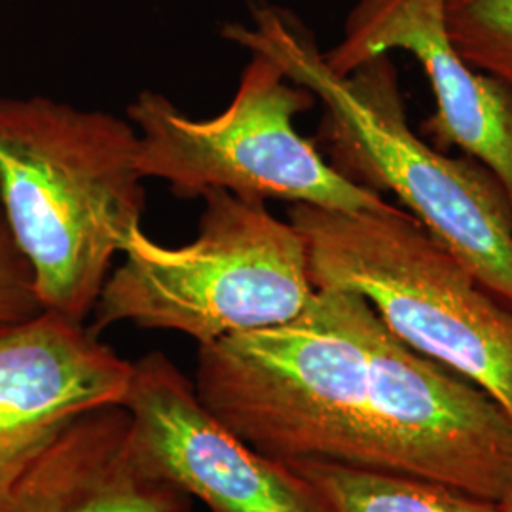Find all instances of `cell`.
<instances>
[{
  "mask_svg": "<svg viewBox=\"0 0 512 512\" xmlns=\"http://www.w3.org/2000/svg\"><path fill=\"white\" fill-rule=\"evenodd\" d=\"M186 512H190V511H186Z\"/></svg>",
  "mask_w": 512,
  "mask_h": 512,
  "instance_id": "16",
  "label": "cell"
},
{
  "mask_svg": "<svg viewBox=\"0 0 512 512\" xmlns=\"http://www.w3.org/2000/svg\"><path fill=\"white\" fill-rule=\"evenodd\" d=\"M359 294L317 289L291 321L198 349L194 387L224 425L279 463L380 469Z\"/></svg>",
  "mask_w": 512,
  "mask_h": 512,
  "instance_id": "3",
  "label": "cell"
},
{
  "mask_svg": "<svg viewBox=\"0 0 512 512\" xmlns=\"http://www.w3.org/2000/svg\"><path fill=\"white\" fill-rule=\"evenodd\" d=\"M315 105L268 55L251 52L230 105L213 118L186 116L164 93L128 105L139 133V169L179 198L226 190L245 200H283L334 211H372L382 194L351 181L304 139L294 118Z\"/></svg>",
  "mask_w": 512,
  "mask_h": 512,
  "instance_id": "6",
  "label": "cell"
},
{
  "mask_svg": "<svg viewBox=\"0 0 512 512\" xmlns=\"http://www.w3.org/2000/svg\"><path fill=\"white\" fill-rule=\"evenodd\" d=\"M133 363L52 311L0 327V501L84 414L124 403Z\"/></svg>",
  "mask_w": 512,
  "mask_h": 512,
  "instance_id": "10",
  "label": "cell"
},
{
  "mask_svg": "<svg viewBox=\"0 0 512 512\" xmlns=\"http://www.w3.org/2000/svg\"><path fill=\"white\" fill-rule=\"evenodd\" d=\"M444 18L458 54L512 86V0H446Z\"/></svg>",
  "mask_w": 512,
  "mask_h": 512,
  "instance_id": "13",
  "label": "cell"
},
{
  "mask_svg": "<svg viewBox=\"0 0 512 512\" xmlns=\"http://www.w3.org/2000/svg\"><path fill=\"white\" fill-rule=\"evenodd\" d=\"M253 27L230 23L222 37L268 55L325 107L323 135L346 177L389 190L404 211L458 256L512 308V211L494 175L471 158H450L408 126L389 55L353 73L332 71L310 33L283 8L253 4Z\"/></svg>",
  "mask_w": 512,
  "mask_h": 512,
  "instance_id": "1",
  "label": "cell"
},
{
  "mask_svg": "<svg viewBox=\"0 0 512 512\" xmlns=\"http://www.w3.org/2000/svg\"><path fill=\"white\" fill-rule=\"evenodd\" d=\"M42 310L35 293L33 274L19 253L0 211V327L29 319Z\"/></svg>",
  "mask_w": 512,
  "mask_h": 512,
  "instance_id": "14",
  "label": "cell"
},
{
  "mask_svg": "<svg viewBox=\"0 0 512 512\" xmlns=\"http://www.w3.org/2000/svg\"><path fill=\"white\" fill-rule=\"evenodd\" d=\"M186 511L190 497L139 469L122 404L74 421L0 501V512Z\"/></svg>",
  "mask_w": 512,
  "mask_h": 512,
  "instance_id": "11",
  "label": "cell"
},
{
  "mask_svg": "<svg viewBox=\"0 0 512 512\" xmlns=\"http://www.w3.org/2000/svg\"><path fill=\"white\" fill-rule=\"evenodd\" d=\"M359 325L380 469L490 501L511 495V414L395 338L366 300Z\"/></svg>",
  "mask_w": 512,
  "mask_h": 512,
  "instance_id": "7",
  "label": "cell"
},
{
  "mask_svg": "<svg viewBox=\"0 0 512 512\" xmlns=\"http://www.w3.org/2000/svg\"><path fill=\"white\" fill-rule=\"evenodd\" d=\"M317 289L359 294L395 338L486 391L512 416V308L403 207L293 203Z\"/></svg>",
  "mask_w": 512,
  "mask_h": 512,
  "instance_id": "4",
  "label": "cell"
},
{
  "mask_svg": "<svg viewBox=\"0 0 512 512\" xmlns=\"http://www.w3.org/2000/svg\"><path fill=\"white\" fill-rule=\"evenodd\" d=\"M285 465L310 484L327 512H499L497 501L418 476L329 461Z\"/></svg>",
  "mask_w": 512,
  "mask_h": 512,
  "instance_id": "12",
  "label": "cell"
},
{
  "mask_svg": "<svg viewBox=\"0 0 512 512\" xmlns=\"http://www.w3.org/2000/svg\"><path fill=\"white\" fill-rule=\"evenodd\" d=\"M497 509H499V512H512V494L507 495L501 501H497Z\"/></svg>",
  "mask_w": 512,
  "mask_h": 512,
  "instance_id": "15",
  "label": "cell"
},
{
  "mask_svg": "<svg viewBox=\"0 0 512 512\" xmlns=\"http://www.w3.org/2000/svg\"><path fill=\"white\" fill-rule=\"evenodd\" d=\"M122 406L139 469L209 512H327L289 465L262 456L224 425L162 351L133 363Z\"/></svg>",
  "mask_w": 512,
  "mask_h": 512,
  "instance_id": "8",
  "label": "cell"
},
{
  "mask_svg": "<svg viewBox=\"0 0 512 512\" xmlns=\"http://www.w3.org/2000/svg\"><path fill=\"white\" fill-rule=\"evenodd\" d=\"M196 239L167 247L143 226L122 245L93 308L97 334L118 323L171 330L205 346L220 338L281 325L315 296L308 247L291 220L260 200L211 190Z\"/></svg>",
  "mask_w": 512,
  "mask_h": 512,
  "instance_id": "5",
  "label": "cell"
},
{
  "mask_svg": "<svg viewBox=\"0 0 512 512\" xmlns=\"http://www.w3.org/2000/svg\"><path fill=\"white\" fill-rule=\"evenodd\" d=\"M128 118L46 95L0 97V211L44 311L86 323L147 192Z\"/></svg>",
  "mask_w": 512,
  "mask_h": 512,
  "instance_id": "2",
  "label": "cell"
},
{
  "mask_svg": "<svg viewBox=\"0 0 512 512\" xmlns=\"http://www.w3.org/2000/svg\"><path fill=\"white\" fill-rule=\"evenodd\" d=\"M446 0H357L344 35L323 52L332 71L353 73L368 61L406 52L429 80L437 109L425 131L458 147L494 175L512 211V86L469 65L454 48Z\"/></svg>",
  "mask_w": 512,
  "mask_h": 512,
  "instance_id": "9",
  "label": "cell"
}]
</instances>
